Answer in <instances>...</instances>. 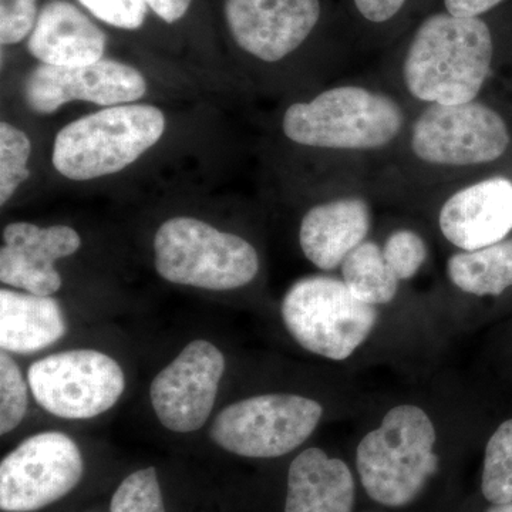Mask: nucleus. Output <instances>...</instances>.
Segmentation results:
<instances>
[{"instance_id":"1","label":"nucleus","mask_w":512,"mask_h":512,"mask_svg":"<svg viewBox=\"0 0 512 512\" xmlns=\"http://www.w3.org/2000/svg\"><path fill=\"white\" fill-rule=\"evenodd\" d=\"M494 39L481 18L433 13L414 32L403 64L404 83L431 104L474 101L490 74Z\"/></svg>"},{"instance_id":"2","label":"nucleus","mask_w":512,"mask_h":512,"mask_svg":"<svg viewBox=\"0 0 512 512\" xmlns=\"http://www.w3.org/2000/svg\"><path fill=\"white\" fill-rule=\"evenodd\" d=\"M163 111L150 104H123L87 114L64 126L53 144L57 173L89 181L119 173L163 137Z\"/></svg>"},{"instance_id":"3","label":"nucleus","mask_w":512,"mask_h":512,"mask_svg":"<svg viewBox=\"0 0 512 512\" xmlns=\"http://www.w3.org/2000/svg\"><path fill=\"white\" fill-rule=\"evenodd\" d=\"M434 444L436 429L423 409L390 410L357 447V471L367 495L386 507L412 503L439 468Z\"/></svg>"},{"instance_id":"4","label":"nucleus","mask_w":512,"mask_h":512,"mask_svg":"<svg viewBox=\"0 0 512 512\" xmlns=\"http://www.w3.org/2000/svg\"><path fill=\"white\" fill-rule=\"evenodd\" d=\"M403 111L386 94L363 87L326 90L286 110L282 130L293 143L332 150H376L403 127Z\"/></svg>"},{"instance_id":"5","label":"nucleus","mask_w":512,"mask_h":512,"mask_svg":"<svg viewBox=\"0 0 512 512\" xmlns=\"http://www.w3.org/2000/svg\"><path fill=\"white\" fill-rule=\"evenodd\" d=\"M154 264L165 281L207 291L242 288L259 271L248 241L191 217L171 218L158 228Z\"/></svg>"},{"instance_id":"6","label":"nucleus","mask_w":512,"mask_h":512,"mask_svg":"<svg viewBox=\"0 0 512 512\" xmlns=\"http://www.w3.org/2000/svg\"><path fill=\"white\" fill-rule=\"evenodd\" d=\"M282 319L308 352L345 360L375 329L377 309L357 299L348 285L330 276L299 279L282 301Z\"/></svg>"},{"instance_id":"7","label":"nucleus","mask_w":512,"mask_h":512,"mask_svg":"<svg viewBox=\"0 0 512 512\" xmlns=\"http://www.w3.org/2000/svg\"><path fill=\"white\" fill-rule=\"evenodd\" d=\"M322 406L296 394H264L229 404L217 414L211 440L229 453L275 458L291 453L311 437Z\"/></svg>"},{"instance_id":"8","label":"nucleus","mask_w":512,"mask_h":512,"mask_svg":"<svg viewBox=\"0 0 512 512\" xmlns=\"http://www.w3.org/2000/svg\"><path fill=\"white\" fill-rule=\"evenodd\" d=\"M37 404L60 419L86 420L110 410L126 387L119 363L97 350L56 353L37 360L28 373Z\"/></svg>"},{"instance_id":"9","label":"nucleus","mask_w":512,"mask_h":512,"mask_svg":"<svg viewBox=\"0 0 512 512\" xmlns=\"http://www.w3.org/2000/svg\"><path fill=\"white\" fill-rule=\"evenodd\" d=\"M79 447L66 434H35L10 451L0 464V508L33 512L66 497L82 480Z\"/></svg>"},{"instance_id":"10","label":"nucleus","mask_w":512,"mask_h":512,"mask_svg":"<svg viewBox=\"0 0 512 512\" xmlns=\"http://www.w3.org/2000/svg\"><path fill=\"white\" fill-rule=\"evenodd\" d=\"M510 146L503 117L485 104H431L413 127L412 148L436 165H477L498 160Z\"/></svg>"},{"instance_id":"11","label":"nucleus","mask_w":512,"mask_h":512,"mask_svg":"<svg viewBox=\"0 0 512 512\" xmlns=\"http://www.w3.org/2000/svg\"><path fill=\"white\" fill-rule=\"evenodd\" d=\"M225 357L208 340H194L164 367L150 387L154 413L174 433L200 430L214 409Z\"/></svg>"},{"instance_id":"12","label":"nucleus","mask_w":512,"mask_h":512,"mask_svg":"<svg viewBox=\"0 0 512 512\" xmlns=\"http://www.w3.org/2000/svg\"><path fill=\"white\" fill-rule=\"evenodd\" d=\"M146 92V79L136 67L110 59L79 67L39 64L25 80L26 104L37 114L56 113L77 100L123 106L140 100Z\"/></svg>"},{"instance_id":"13","label":"nucleus","mask_w":512,"mask_h":512,"mask_svg":"<svg viewBox=\"0 0 512 512\" xmlns=\"http://www.w3.org/2000/svg\"><path fill=\"white\" fill-rule=\"evenodd\" d=\"M229 32L244 52L266 63L291 55L322 16L320 0H225Z\"/></svg>"},{"instance_id":"14","label":"nucleus","mask_w":512,"mask_h":512,"mask_svg":"<svg viewBox=\"0 0 512 512\" xmlns=\"http://www.w3.org/2000/svg\"><path fill=\"white\" fill-rule=\"evenodd\" d=\"M80 245V235L66 225L42 228L13 222L3 229L0 281L33 295H55L62 286L56 261L76 254Z\"/></svg>"},{"instance_id":"15","label":"nucleus","mask_w":512,"mask_h":512,"mask_svg":"<svg viewBox=\"0 0 512 512\" xmlns=\"http://www.w3.org/2000/svg\"><path fill=\"white\" fill-rule=\"evenodd\" d=\"M440 229L451 244L477 251L512 231V181L488 178L451 195L440 211Z\"/></svg>"},{"instance_id":"16","label":"nucleus","mask_w":512,"mask_h":512,"mask_svg":"<svg viewBox=\"0 0 512 512\" xmlns=\"http://www.w3.org/2000/svg\"><path fill=\"white\" fill-rule=\"evenodd\" d=\"M106 45L103 30L67 0H50L43 6L28 40L30 55L56 67L100 62Z\"/></svg>"},{"instance_id":"17","label":"nucleus","mask_w":512,"mask_h":512,"mask_svg":"<svg viewBox=\"0 0 512 512\" xmlns=\"http://www.w3.org/2000/svg\"><path fill=\"white\" fill-rule=\"evenodd\" d=\"M369 205L360 198H342L306 212L299 242L306 258L322 271H333L369 234Z\"/></svg>"},{"instance_id":"18","label":"nucleus","mask_w":512,"mask_h":512,"mask_svg":"<svg viewBox=\"0 0 512 512\" xmlns=\"http://www.w3.org/2000/svg\"><path fill=\"white\" fill-rule=\"evenodd\" d=\"M355 494V480L342 460L308 448L289 467L285 512H352Z\"/></svg>"},{"instance_id":"19","label":"nucleus","mask_w":512,"mask_h":512,"mask_svg":"<svg viewBox=\"0 0 512 512\" xmlns=\"http://www.w3.org/2000/svg\"><path fill=\"white\" fill-rule=\"evenodd\" d=\"M66 329L62 308L52 296L0 291V346L5 352L32 355L62 339Z\"/></svg>"},{"instance_id":"20","label":"nucleus","mask_w":512,"mask_h":512,"mask_svg":"<svg viewBox=\"0 0 512 512\" xmlns=\"http://www.w3.org/2000/svg\"><path fill=\"white\" fill-rule=\"evenodd\" d=\"M447 274L458 289L471 295H501L512 286V238L451 256Z\"/></svg>"},{"instance_id":"21","label":"nucleus","mask_w":512,"mask_h":512,"mask_svg":"<svg viewBox=\"0 0 512 512\" xmlns=\"http://www.w3.org/2000/svg\"><path fill=\"white\" fill-rule=\"evenodd\" d=\"M342 275L350 292L373 306L392 302L399 289V279L375 242H363L353 249L343 261Z\"/></svg>"},{"instance_id":"22","label":"nucleus","mask_w":512,"mask_h":512,"mask_svg":"<svg viewBox=\"0 0 512 512\" xmlns=\"http://www.w3.org/2000/svg\"><path fill=\"white\" fill-rule=\"evenodd\" d=\"M481 490L490 503L512 501V419L504 421L488 440Z\"/></svg>"},{"instance_id":"23","label":"nucleus","mask_w":512,"mask_h":512,"mask_svg":"<svg viewBox=\"0 0 512 512\" xmlns=\"http://www.w3.org/2000/svg\"><path fill=\"white\" fill-rule=\"evenodd\" d=\"M30 153L32 143L26 133L3 121L0 124V204L5 205L28 180Z\"/></svg>"},{"instance_id":"24","label":"nucleus","mask_w":512,"mask_h":512,"mask_svg":"<svg viewBox=\"0 0 512 512\" xmlns=\"http://www.w3.org/2000/svg\"><path fill=\"white\" fill-rule=\"evenodd\" d=\"M110 512H165L156 468H143L124 478L111 498Z\"/></svg>"},{"instance_id":"25","label":"nucleus","mask_w":512,"mask_h":512,"mask_svg":"<svg viewBox=\"0 0 512 512\" xmlns=\"http://www.w3.org/2000/svg\"><path fill=\"white\" fill-rule=\"evenodd\" d=\"M28 412V386L15 360L0 353V434L10 433Z\"/></svg>"},{"instance_id":"26","label":"nucleus","mask_w":512,"mask_h":512,"mask_svg":"<svg viewBox=\"0 0 512 512\" xmlns=\"http://www.w3.org/2000/svg\"><path fill=\"white\" fill-rule=\"evenodd\" d=\"M384 259L399 281L413 278L426 262L427 247L423 238L410 229H399L387 238Z\"/></svg>"},{"instance_id":"27","label":"nucleus","mask_w":512,"mask_h":512,"mask_svg":"<svg viewBox=\"0 0 512 512\" xmlns=\"http://www.w3.org/2000/svg\"><path fill=\"white\" fill-rule=\"evenodd\" d=\"M90 13L113 26L124 30L140 29L147 18L146 0H79Z\"/></svg>"},{"instance_id":"28","label":"nucleus","mask_w":512,"mask_h":512,"mask_svg":"<svg viewBox=\"0 0 512 512\" xmlns=\"http://www.w3.org/2000/svg\"><path fill=\"white\" fill-rule=\"evenodd\" d=\"M37 0H0V42L16 45L35 29Z\"/></svg>"},{"instance_id":"29","label":"nucleus","mask_w":512,"mask_h":512,"mask_svg":"<svg viewBox=\"0 0 512 512\" xmlns=\"http://www.w3.org/2000/svg\"><path fill=\"white\" fill-rule=\"evenodd\" d=\"M409 0H353L360 18L373 25L390 22L406 8Z\"/></svg>"},{"instance_id":"30","label":"nucleus","mask_w":512,"mask_h":512,"mask_svg":"<svg viewBox=\"0 0 512 512\" xmlns=\"http://www.w3.org/2000/svg\"><path fill=\"white\" fill-rule=\"evenodd\" d=\"M504 0H444V12L456 18H481Z\"/></svg>"},{"instance_id":"31","label":"nucleus","mask_w":512,"mask_h":512,"mask_svg":"<svg viewBox=\"0 0 512 512\" xmlns=\"http://www.w3.org/2000/svg\"><path fill=\"white\" fill-rule=\"evenodd\" d=\"M191 2L192 0H146L148 8L167 23L183 19L190 9Z\"/></svg>"},{"instance_id":"32","label":"nucleus","mask_w":512,"mask_h":512,"mask_svg":"<svg viewBox=\"0 0 512 512\" xmlns=\"http://www.w3.org/2000/svg\"><path fill=\"white\" fill-rule=\"evenodd\" d=\"M485 512H512V501L505 504H493Z\"/></svg>"}]
</instances>
